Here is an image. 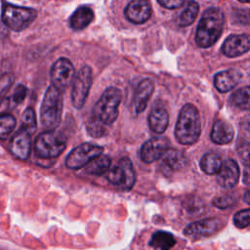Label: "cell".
<instances>
[{
  "label": "cell",
  "mask_w": 250,
  "mask_h": 250,
  "mask_svg": "<svg viewBox=\"0 0 250 250\" xmlns=\"http://www.w3.org/2000/svg\"><path fill=\"white\" fill-rule=\"evenodd\" d=\"M36 17L37 12L32 8L20 7L7 2L2 5V21L14 31H21L25 29Z\"/></svg>",
  "instance_id": "obj_6"
},
{
  "label": "cell",
  "mask_w": 250,
  "mask_h": 250,
  "mask_svg": "<svg viewBox=\"0 0 250 250\" xmlns=\"http://www.w3.org/2000/svg\"><path fill=\"white\" fill-rule=\"evenodd\" d=\"M250 39L248 34H232L222 45V52L229 58L238 57L249 51Z\"/></svg>",
  "instance_id": "obj_16"
},
{
  "label": "cell",
  "mask_w": 250,
  "mask_h": 250,
  "mask_svg": "<svg viewBox=\"0 0 250 250\" xmlns=\"http://www.w3.org/2000/svg\"><path fill=\"white\" fill-rule=\"evenodd\" d=\"M26 92H27V89L24 85H19L15 91H14V94H13V101L16 103V104H21L25 96H26Z\"/></svg>",
  "instance_id": "obj_34"
},
{
  "label": "cell",
  "mask_w": 250,
  "mask_h": 250,
  "mask_svg": "<svg viewBox=\"0 0 250 250\" xmlns=\"http://www.w3.org/2000/svg\"><path fill=\"white\" fill-rule=\"evenodd\" d=\"M250 219V209L246 208L236 212L233 216V224L238 229H244L248 227Z\"/></svg>",
  "instance_id": "obj_31"
},
{
  "label": "cell",
  "mask_w": 250,
  "mask_h": 250,
  "mask_svg": "<svg viewBox=\"0 0 250 250\" xmlns=\"http://www.w3.org/2000/svg\"><path fill=\"white\" fill-rule=\"evenodd\" d=\"M63 99L62 91L51 85L48 87L40 109L41 124L46 130L56 129L62 120Z\"/></svg>",
  "instance_id": "obj_3"
},
{
  "label": "cell",
  "mask_w": 250,
  "mask_h": 250,
  "mask_svg": "<svg viewBox=\"0 0 250 250\" xmlns=\"http://www.w3.org/2000/svg\"><path fill=\"white\" fill-rule=\"evenodd\" d=\"M243 181H244V183H245L246 185H248V182H249V171H248V165H246V167H245Z\"/></svg>",
  "instance_id": "obj_36"
},
{
  "label": "cell",
  "mask_w": 250,
  "mask_h": 250,
  "mask_svg": "<svg viewBox=\"0 0 250 250\" xmlns=\"http://www.w3.org/2000/svg\"><path fill=\"white\" fill-rule=\"evenodd\" d=\"M235 202V197L232 194H224L217 196L214 199V205L220 209H226Z\"/></svg>",
  "instance_id": "obj_32"
},
{
  "label": "cell",
  "mask_w": 250,
  "mask_h": 250,
  "mask_svg": "<svg viewBox=\"0 0 250 250\" xmlns=\"http://www.w3.org/2000/svg\"><path fill=\"white\" fill-rule=\"evenodd\" d=\"M71 88V102L75 108L80 109L83 107L89 91L93 83V71L88 65L80 68L76 76L73 78Z\"/></svg>",
  "instance_id": "obj_8"
},
{
  "label": "cell",
  "mask_w": 250,
  "mask_h": 250,
  "mask_svg": "<svg viewBox=\"0 0 250 250\" xmlns=\"http://www.w3.org/2000/svg\"><path fill=\"white\" fill-rule=\"evenodd\" d=\"M223 165L222 157L216 152L210 151L205 153L200 160V168L208 175H215Z\"/></svg>",
  "instance_id": "obj_24"
},
{
  "label": "cell",
  "mask_w": 250,
  "mask_h": 250,
  "mask_svg": "<svg viewBox=\"0 0 250 250\" xmlns=\"http://www.w3.org/2000/svg\"><path fill=\"white\" fill-rule=\"evenodd\" d=\"M240 176V170L237 162L233 159H229L223 163L221 169L217 173L218 184L227 189H230L236 186Z\"/></svg>",
  "instance_id": "obj_17"
},
{
  "label": "cell",
  "mask_w": 250,
  "mask_h": 250,
  "mask_svg": "<svg viewBox=\"0 0 250 250\" xmlns=\"http://www.w3.org/2000/svg\"><path fill=\"white\" fill-rule=\"evenodd\" d=\"M106 180L123 191H129L135 185L136 173L129 157H122L106 172Z\"/></svg>",
  "instance_id": "obj_7"
},
{
  "label": "cell",
  "mask_w": 250,
  "mask_h": 250,
  "mask_svg": "<svg viewBox=\"0 0 250 250\" xmlns=\"http://www.w3.org/2000/svg\"><path fill=\"white\" fill-rule=\"evenodd\" d=\"M199 12V5L197 2L190 0L187 3L186 8L182 11V13L178 17V24L181 27H186L190 25L196 19Z\"/></svg>",
  "instance_id": "obj_26"
},
{
  "label": "cell",
  "mask_w": 250,
  "mask_h": 250,
  "mask_svg": "<svg viewBox=\"0 0 250 250\" xmlns=\"http://www.w3.org/2000/svg\"><path fill=\"white\" fill-rule=\"evenodd\" d=\"M127 20L133 23L141 24L148 21L151 16V6L148 0H132L124 11Z\"/></svg>",
  "instance_id": "obj_14"
},
{
  "label": "cell",
  "mask_w": 250,
  "mask_h": 250,
  "mask_svg": "<svg viewBox=\"0 0 250 250\" xmlns=\"http://www.w3.org/2000/svg\"><path fill=\"white\" fill-rule=\"evenodd\" d=\"M17 120L12 114H0V140L6 139L15 129Z\"/></svg>",
  "instance_id": "obj_28"
},
{
  "label": "cell",
  "mask_w": 250,
  "mask_h": 250,
  "mask_svg": "<svg viewBox=\"0 0 250 250\" xmlns=\"http://www.w3.org/2000/svg\"><path fill=\"white\" fill-rule=\"evenodd\" d=\"M244 200L247 204H249V190L245 191V196H244Z\"/></svg>",
  "instance_id": "obj_37"
},
{
  "label": "cell",
  "mask_w": 250,
  "mask_h": 250,
  "mask_svg": "<svg viewBox=\"0 0 250 250\" xmlns=\"http://www.w3.org/2000/svg\"><path fill=\"white\" fill-rule=\"evenodd\" d=\"M111 164V159L108 155H103L100 154L93 158L89 163H87L86 166V172L91 175L95 176H101L107 172Z\"/></svg>",
  "instance_id": "obj_25"
},
{
  "label": "cell",
  "mask_w": 250,
  "mask_h": 250,
  "mask_svg": "<svg viewBox=\"0 0 250 250\" xmlns=\"http://www.w3.org/2000/svg\"><path fill=\"white\" fill-rule=\"evenodd\" d=\"M225 25V15L220 8L211 7L203 12L198 22L195 43L201 48L214 45L220 38Z\"/></svg>",
  "instance_id": "obj_1"
},
{
  "label": "cell",
  "mask_w": 250,
  "mask_h": 250,
  "mask_svg": "<svg viewBox=\"0 0 250 250\" xmlns=\"http://www.w3.org/2000/svg\"><path fill=\"white\" fill-rule=\"evenodd\" d=\"M66 146L65 138L56 129L46 130L35 140V154L39 158L50 159L58 157Z\"/></svg>",
  "instance_id": "obj_5"
},
{
  "label": "cell",
  "mask_w": 250,
  "mask_h": 250,
  "mask_svg": "<svg viewBox=\"0 0 250 250\" xmlns=\"http://www.w3.org/2000/svg\"><path fill=\"white\" fill-rule=\"evenodd\" d=\"M147 121L152 132L162 134L166 131L169 124V114L161 101L154 102L150 108Z\"/></svg>",
  "instance_id": "obj_15"
},
{
  "label": "cell",
  "mask_w": 250,
  "mask_h": 250,
  "mask_svg": "<svg viewBox=\"0 0 250 250\" xmlns=\"http://www.w3.org/2000/svg\"><path fill=\"white\" fill-rule=\"evenodd\" d=\"M162 164L171 171L183 169L188 164V158L179 149L168 147L161 156Z\"/></svg>",
  "instance_id": "obj_21"
},
{
  "label": "cell",
  "mask_w": 250,
  "mask_h": 250,
  "mask_svg": "<svg viewBox=\"0 0 250 250\" xmlns=\"http://www.w3.org/2000/svg\"><path fill=\"white\" fill-rule=\"evenodd\" d=\"M75 70L71 62L66 58L57 60L51 68L52 85L60 91H64L72 82Z\"/></svg>",
  "instance_id": "obj_10"
},
{
  "label": "cell",
  "mask_w": 250,
  "mask_h": 250,
  "mask_svg": "<svg viewBox=\"0 0 250 250\" xmlns=\"http://www.w3.org/2000/svg\"><path fill=\"white\" fill-rule=\"evenodd\" d=\"M240 2H242V3H248L249 2V0H239Z\"/></svg>",
  "instance_id": "obj_38"
},
{
  "label": "cell",
  "mask_w": 250,
  "mask_h": 250,
  "mask_svg": "<svg viewBox=\"0 0 250 250\" xmlns=\"http://www.w3.org/2000/svg\"><path fill=\"white\" fill-rule=\"evenodd\" d=\"M122 100V92L116 87H108L102 94L94 106L92 117L103 124H112L118 116V107Z\"/></svg>",
  "instance_id": "obj_4"
},
{
  "label": "cell",
  "mask_w": 250,
  "mask_h": 250,
  "mask_svg": "<svg viewBox=\"0 0 250 250\" xmlns=\"http://www.w3.org/2000/svg\"><path fill=\"white\" fill-rule=\"evenodd\" d=\"M157 2L164 8L167 9H176L181 7L185 0H157Z\"/></svg>",
  "instance_id": "obj_35"
},
{
  "label": "cell",
  "mask_w": 250,
  "mask_h": 250,
  "mask_svg": "<svg viewBox=\"0 0 250 250\" xmlns=\"http://www.w3.org/2000/svg\"><path fill=\"white\" fill-rule=\"evenodd\" d=\"M175 243L176 239L172 233L158 230L152 234L148 245L155 250H170L171 248H173Z\"/></svg>",
  "instance_id": "obj_23"
},
{
  "label": "cell",
  "mask_w": 250,
  "mask_h": 250,
  "mask_svg": "<svg viewBox=\"0 0 250 250\" xmlns=\"http://www.w3.org/2000/svg\"><path fill=\"white\" fill-rule=\"evenodd\" d=\"M94 19V12L88 6L77 8L69 19V25L74 30H81L89 25Z\"/></svg>",
  "instance_id": "obj_22"
},
{
  "label": "cell",
  "mask_w": 250,
  "mask_h": 250,
  "mask_svg": "<svg viewBox=\"0 0 250 250\" xmlns=\"http://www.w3.org/2000/svg\"><path fill=\"white\" fill-rule=\"evenodd\" d=\"M14 82V77L10 73H6L0 77V99L7 93Z\"/></svg>",
  "instance_id": "obj_33"
},
{
  "label": "cell",
  "mask_w": 250,
  "mask_h": 250,
  "mask_svg": "<svg viewBox=\"0 0 250 250\" xmlns=\"http://www.w3.org/2000/svg\"><path fill=\"white\" fill-rule=\"evenodd\" d=\"M104 147L91 143H84L74 147L65 158V165L69 169L77 170L84 167L93 158L102 154Z\"/></svg>",
  "instance_id": "obj_9"
},
{
  "label": "cell",
  "mask_w": 250,
  "mask_h": 250,
  "mask_svg": "<svg viewBox=\"0 0 250 250\" xmlns=\"http://www.w3.org/2000/svg\"><path fill=\"white\" fill-rule=\"evenodd\" d=\"M221 225L219 218H207L188 225L184 229V234L192 238H200L215 233Z\"/></svg>",
  "instance_id": "obj_12"
},
{
  "label": "cell",
  "mask_w": 250,
  "mask_h": 250,
  "mask_svg": "<svg viewBox=\"0 0 250 250\" xmlns=\"http://www.w3.org/2000/svg\"><path fill=\"white\" fill-rule=\"evenodd\" d=\"M201 133V121L198 109L191 104H185L179 114L175 137L178 143L184 146H191L196 143Z\"/></svg>",
  "instance_id": "obj_2"
},
{
  "label": "cell",
  "mask_w": 250,
  "mask_h": 250,
  "mask_svg": "<svg viewBox=\"0 0 250 250\" xmlns=\"http://www.w3.org/2000/svg\"><path fill=\"white\" fill-rule=\"evenodd\" d=\"M233 136L234 130L228 121L218 119L214 122L210 137L215 144L227 145L232 141Z\"/></svg>",
  "instance_id": "obj_20"
},
{
  "label": "cell",
  "mask_w": 250,
  "mask_h": 250,
  "mask_svg": "<svg viewBox=\"0 0 250 250\" xmlns=\"http://www.w3.org/2000/svg\"><path fill=\"white\" fill-rule=\"evenodd\" d=\"M170 142L165 137H154L147 140L140 149L141 159L145 163H152L163 155L165 150L170 147Z\"/></svg>",
  "instance_id": "obj_11"
},
{
  "label": "cell",
  "mask_w": 250,
  "mask_h": 250,
  "mask_svg": "<svg viewBox=\"0 0 250 250\" xmlns=\"http://www.w3.org/2000/svg\"><path fill=\"white\" fill-rule=\"evenodd\" d=\"M37 127L36 123V116L34 109L32 107H27L22 115V123H21V128L27 130L31 135L35 132Z\"/></svg>",
  "instance_id": "obj_29"
},
{
  "label": "cell",
  "mask_w": 250,
  "mask_h": 250,
  "mask_svg": "<svg viewBox=\"0 0 250 250\" xmlns=\"http://www.w3.org/2000/svg\"><path fill=\"white\" fill-rule=\"evenodd\" d=\"M31 134L21 127V129L13 136L9 148L11 153L18 159L26 160L30 154Z\"/></svg>",
  "instance_id": "obj_13"
},
{
  "label": "cell",
  "mask_w": 250,
  "mask_h": 250,
  "mask_svg": "<svg viewBox=\"0 0 250 250\" xmlns=\"http://www.w3.org/2000/svg\"><path fill=\"white\" fill-rule=\"evenodd\" d=\"M249 94H250L249 86L242 87L236 90L232 94L231 101L237 107L243 110H248L249 109Z\"/></svg>",
  "instance_id": "obj_27"
},
{
  "label": "cell",
  "mask_w": 250,
  "mask_h": 250,
  "mask_svg": "<svg viewBox=\"0 0 250 250\" xmlns=\"http://www.w3.org/2000/svg\"><path fill=\"white\" fill-rule=\"evenodd\" d=\"M153 91L154 82L151 79L146 78L139 83L133 99V107L136 113H142L146 108Z\"/></svg>",
  "instance_id": "obj_18"
},
{
  "label": "cell",
  "mask_w": 250,
  "mask_h": 250,
  "mask_svg": "<svg viewBox=\"0 0 250 250\" xmlns=\"http://www.w3.org/2000/svg\"><path fill=\"white\" fill-rule=\"evenodd\" d=\"M86 129L88 134L94 138L104 137L107 133L105 125L93 117H91V119L88 121L86 125Z\"/></svg>",
  "instance_id": "obj_30"
},
{
  "label": "cell",
  "mask_w": 250,
  "mask_h": 250,
  "mask_svg": "<svg viewBox=\"0 0 250 250\" xmlns=\"http://www.w3.org/2000/svg\"><path fill=\"white\" fill-rule=\"evenodd\" d=\"M242 74L236 69H228L218 72L214 77V85L221 93L232 90L241 80Z\"/></svg>",
  "instance_id": "obj_19"
}]
</instances>
